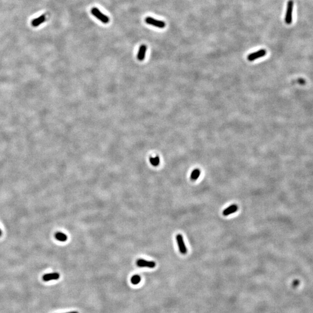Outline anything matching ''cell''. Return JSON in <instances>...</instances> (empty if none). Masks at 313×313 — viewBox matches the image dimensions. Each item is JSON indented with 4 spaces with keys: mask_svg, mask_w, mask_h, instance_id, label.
<instances>
[{
    "mask_svg": "<svg viewBox=\"0 0 313 313\" xmlns=\"http://www.w3.org/2000/svg\"><path fill=\"white\" fill-rule=\"evenodd\" d=\"M201 174V170L199 169H195L192 170L191 175H190V179L192 181H196L197 180L199 176Z\"/></svg>",
    "mask_w": 313,
    "mask_h": 313,
    "instance_id": "12",
    "label": "cell"
},
{
    "mask_svg": "<svg viewBox=\"0 0 313 313\" xmlns=\"http://www.w3.org/2000/svg\"><path fill=\"white\" fill-rule=\"evenodd\" d=\"M60 274L58 273H49L44 275L42 277V280L45 282L49 281L52 280H58Z\"/></svg>",
    "mask_w": 313,
    "mask_h": 313,
    "instance_id": "7",
    "label": "cell"
},
{
    "mask_svg": "<svg viewBox=\"0 0 313 313\" xmlns=\"http://www.w3.org/2000/svg\"><path fill=\"white\" fill-rule=\"evenodd\" d=\"M136 264L140 267H148V268H154L156 266V263L152 261H148L146 260L138 259L136 262Z\"/></svg>",
    "mask_w": 313,
    "mask_h": 313,
    "instance_id": "5",
    "label": "cell"
},
{
    "mask_svg": "<svg viewBox=\"0 0 313 313\" xmlns=\"http://www.w3.org/2000/svg\"><path fill=\"white\" fill-rule=\"evenodd\" d=\"M150 162L151 163V164L152 165L154 166H157L158 165H159L160 164V158L159 156H156L155 157H150Z\"/></svg>",
    "mask_w": 313,
    "mask_h": 313,
    "instance_id": "13",
    "label": "cell"
},
{
    "mask_svg": "<svg viewBox=\"0 0 313 313\" xmlns=\"http://www.w3.org/2000/svg\"><path fill=\"white\" fill-rule=\"evenodd\" d=\"M176 241H177L178 245L180 252L183 255L186 254L187 253V249L184 244L183 237L182 236V235L178 234L176 237Z\"/></svg>",
    "mask_w": 313,
    "mask_h": 313,
    "instance_id": "3",
    "label": "cell"
},
{
    "mask_svg": "<svg viewBox=\"0 0 313 313\" xmlns=\"http://www.w3.org/2000/svg\"><path fill=\"white\" fill-rule=\"evenodd\" d=\"M91 13L94 15V16H95L97 19H98L99 20H100L103 23H108L109 22V20H110L109 18L107 16H106L105 15H104L103 13H102L99 11V9H98L97 8H95V7L92 8L91 9Z\"/></svg>",
    "mask_w": 313,
    "mask_h": 313,
    "instance_id": "2",
    "label": "cell"
},
{
    "mask_svg": "<svg viewBox=\"0 0 313 313\" xmlns=\"http://www.w3.org/2000/svg\"><path fill=\"white\" fill-rule=\"evenodd\" d=\"M293 283H294V284H293V285H294V286H297V285H298V284H299V281H295Z\"/></svg>",
    "mask_w": 313,
    "mask_h": 313,
    "instance_id": "15",
    "label": "cell"
},
{
    "mask_svg": "<svg viewBox=\"0 0 313 313\" xmlns=\"http://www.w3.org/2000/svg\"><path fill=\"white\" fill-rule=\"evenodd\" d=\"M294 2L293 0H289L287 2L286 6V14L285 17V22L287 24H291L292 22L293 17V10Z\"/></svg>",
    "mask_w": 313,
    "mask_h": 313,
    "instance_id": "1",
    "label": "cell"
},
{
    "mask_svg": "<svg viewBox=\"0 0 313 313\" xmlns=\"http://www.w3.org/2000/svg\"><path fill=\"white\" fill-rule=\"evenodd\" d=\"M141 281V277L138 275H134L131 278L130 281L132 284L134 285H137Z\"/></svg>",
    "mask_w": 313,
    "mask_h": 313,
    "instance_id": "14",
    "label": "cell"
},
{
    "mask_svg": "<svg viewBox=\"0 0 313 313\" xmlns=\"http://www.w3.org/2000/svg\"><path fill=\"white\" fill-rule=\"evenodd\" d=\"M78 313V312H77V311H71V312H68V313Z\"/></svg>",
    "mask_w": 313,
    "mask_h": 313,
    "instance_id": "16",
    "label": "cell"
},
{
    "mask_svg": "<svg viewBox=\"0 0 313 313\" xmlns=\"http://www.w3.org/2000/svg\"><path fill=\"white\" fill-rule=\"evenodd\" d=\"M145 22L147 23L148 24L152 25L156 27H159V28H164L165 27V23L164 21L158 20L155 19L152 17H147L145 19Z\"/></svg>",
    "mask_w": 313,
    "mask_h": 313,
    "instance_id": "4",
    "label": "cell"
},
{
    "mask_svg": "<svg viewBox=\"0 0 313 313\" xmlns=\"http://www.w3.org/2000/svg\"><path fill=\"white\" fill-rule=\"evenodd\" d=\"M45 19H46V17H45V15H42L40 16H39L38 18H36L34 20H33L31 21V25L33 27H37V26H40L41 24H42V23L44 22Z\"/></svg>",
    "mask_w": 313,
    "mask_h": 313,
    "instance_id": "10",
    "label": "cell"
},
{
    "mask_svg": "<svg viewBox=\"0 0 313 313\" xmlns=\"http://www.w3.org/2000/svg\"><path fill=\"white\" fill-rule=\"evenodd\" d=\"M146 51H147V46L146 45H142L140 46L138 56H137V58L139 60L142 61L144 59Z\"/></svg>",
    "mask_w": 313,
    "mask_h": 313,
    "instance_id": "9",
    "label": "cell"
},
{
    "mask_svg": "<svg viewBox=\"0 0 313 313\" xmlns=\"http://www.w3.org/2000/svg\"><path fill=\"white\" fill-rule=\"evenodd\" d=\"M55 238L60 242H65L67 241V236L64 233L58 232L55 234Z\"/></svg>",
    "mask_w": 313,
    "mask_h": 313,
    "instance_id": "11",
    "label": "cell"
},
{
    "mask_svg": "<svg viewBox=\"0 0 313 313\" xmlns=\"http://www.w3.org/2000/svg\"><path fill=\"white\" fill-rule=\"evenodd\" d=\"M238 210V206L236 204H233L231 205L228 206V208H226L223 211V215L225 216H228V215H231V214H233L234 213H235L236 212H237V210Z\"/></svg>",
    "mask_w": 313,
    "mask_h": 313,
    "instance_id": "8",
    "label": "cell"
},
{
    "mask_svg": "<svg viewBox=\"0 0 313 313\" xmlns=\"http://www.w3.org/2000/svg\"><path fill=\"white\" fill-rule=\"evenodd\" d=\"M266 54H267L266 50H265V49H260V50L258 51L257 52H253L252 54H249L248 55V59L249 61H253V60H255L257 59L263 57V56H264L266 55Z\"/></svg>",
    "mask_w": 313,
    "mask_h": 313,
    "instance_id": "6",
    "label": "cell"
},
{
    "mask_svg": "<svg viewBox=\"0 0 313 313\" xmlns=\"http://www.w3.org/2000/svg\"><path fill=\"white\" fill-rule=\"evenodd\" d=\"M1 236H2V231H1V228H0V237H1Z\"/></svg>",
    "mask_w": 313,
    "mask_h": 313,
    "instance_id": "17",
    "label": "cell"
}]
</instances>
